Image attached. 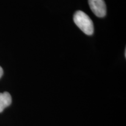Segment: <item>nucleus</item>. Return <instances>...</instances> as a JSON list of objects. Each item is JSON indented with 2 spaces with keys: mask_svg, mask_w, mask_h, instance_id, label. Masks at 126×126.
Instances as JSON below:
<instances>
[{
  "mask_svg": "<svg viewBox=\"0 0 126 126\" xmlns=\"http://www.w3.org/2000/svg\"><path fill=\"white\" fill-rule=\"evenodd\" d=\"M3 73H4V71H3V70H2V68L0 66V78H1V77L3 75Z\"/></svg>",
  "mask_w": 126,
  "mask_h": 126,
  "instance_id": "20e7f679",
  "label": "nucleus"
},
{
  "mask_svg": "<svg viewBox=\"0 0 126 126\" xmlns=\"http://www.w3.org/2000/svg\"><path fill=\"white\" fill-rule=\"evenodd\" d=\"M12 103V97L8 92L0 93V113Z\"/></svg>",
  "mask_w": 126,
  "mask_h": 126,
  "instance_id": "7ed1b4c3",
  "label": "nucleus"
},
{
  "mask_svg": "<svg viewBox=\"0 0 126 126\" xmlns=\"http://www.w3.org/2000/svg\"><path fill=\"white\" fill-rule=\"evenodd\" d=\"M74 22L78 27L87 35L94 33V23L90 17L81 11L75 12L73 17Z\"/></svg>",
  "mask_w": 126,
  "mask_h": 126,
  "instance_id": "f257e3e1",
  "label": "nucleus"
},
{
  "mask_svg": "<svg viewBox=\"0 0 126 126\" xmlns=\"http://www.w3.org/2000/svg\"><path fill=\"white\" fill-rule=\"evenodd\" d=\"M89 7L96 16L103 18L106 14V6L104 0H88Z\"/></svg>",
  "mask_w": 126,
  "mask_h": 126,
  "instance_id": "f03ea898",
  "label": "nucleus"
}]
</instances>
